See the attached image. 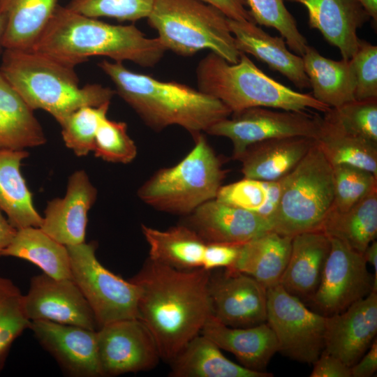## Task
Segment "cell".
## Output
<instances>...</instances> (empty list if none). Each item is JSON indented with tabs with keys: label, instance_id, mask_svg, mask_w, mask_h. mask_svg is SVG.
<instances>
[{
	"label": "cell",
	"instance_id": "obj_19",
	"mask_svg": "<svg viewBox=\"0 0 377 377\" xmlns=\"http://www.w3.org/2000/svg\"><path fill=\"white\" fill-rule=\"evenodd\" d=\"M188 224L205 242L243 244L272 230L254 212L210 200L188 215Z\"/></svg>",
	"mask_w": 377,
	"mask_h": 377
},
{
	"label": "cell",
	"instance_id": "obj_10",
	"mask_svg": "<svg viewBox=\"0 0 377 377\" xmlns=\"http://www.w3.org/2000/svg\"><path fill=\"white\" fill-rule=\"evenodd\" d=\"M266 323L278 352L293 360L313 364L324 349L326 316L308 309L279 283L267 288Z\"/></svg>",
	"mask_w": 377,
	"mask_h": 377
},
{
	"label": "cell",
	"instance_id": "obj_25",
	"mask_svg": "<svg viewBox=\"0 0 377 377\" xmlns=\"http://www.w3.org/2000/svg\"><path fill=\"white\" fill-rule=\"evenodd\" d=\"M171 377H272L273 374L249 369L228 360L212 340L200 334L171 361Z\"/></svg>",
	"mask_w": 377,
	"mask_h": 377
},
{
	"label": "cell",
	"instance_id": "obj_40",
	"mask_svg": "<svg viewBox=\"0 0 377 377\" xmlns=\"http://www.w3.org/2000/svg\"><path fill=\"white\" fill-rule=\"evenodd\" d=\"M93 151L105 161L126 164L135 158L137 147L128 134L127 124L106 117L98 128Z\"/></svg>",
	"mask_w": 377,
	"mask_h": 377
},
{
	"label": "cell",
	"instance_id": "obj_20",
	"mask_svg": "<svg viewBox=\"0 0 377 377\" xmlns=\"http://www.w3.org/2000/svg\"><path fill=\"white\" fill-rule=\"evenodd\" d=\"M286 1L305 7L310 28L338 48L343 59L353 57L360 41L357 30L371 19L357 0Z\"/></svg>",
	"mask_w": 377,
	"mask_h": 377
},
{
	"label": "cell",
	"instance_id": "obj_12",
	"mask_svg": "<svg viewBox=\"0 0 377 377\" xmlns=\"http://www.w3.org/2000/svg\"><path fill=\"white\" fill-rule=\"evenodd\" d=\"M330 239V249L318 287L309 301L314 311L325 316L345 311L374 291V278L363 254L336 238Z\"/></svg>",
	"mask_w": 377,
	"mask_h": 377
},
{
	"label": "cell",
	"instance_id": "obj_43",
	"mask_svg": "<svg viewBox=\"0 0 377 377\" xmlns=\"http://www.w3.org/2000/svg\"><path fill=\"white\" fill-rule=\"evenodd\" d=\"M350 60L355 79V99L377 98V46L360 39Z\"/></svg>",
	"mask_w": 377,
	"mask_h": 377
},
{
	"label": "cell",
	"instance_id": "obj_44",
	"mask_svg": "<svg viewBox=\"0 0 377 377\" xmlns=\"http://www.w3.org/2000/svg\"><path fill=\"white\" fill-rule=\"evenodd\" d=\"M242 244L209 242L206 244L202 268L213 271L230 268L236 261Z\"/></svg>",
	"mask_w": 377,
	"mask_h": 377
},
{
	"label": "cell",
	"instance_id": "obj_5",
	"mask_svg": "<svg viewBox=\"0 0 377 377\" xmlns=\"http://www.w3.org/2000/svg\"><path fill=\"white\" fill-rule=\"evenodd\" d=\"M196 77L198 89L221 101L232 113L254 107L323 112L330 108L311 94L296 91L270 77L244 53L235 64L209 53L198 63Z\"/></svg>",
	"mask_w": 377,
	"mask_h": 377
},
{
	"label": "cell",
	"instance_id": "obj_2",
	"mask_svg": "<svg viewBox=\"0 0 377 377\" xmlns=\"http://www.w3.org/2000/svg\"><path fill=\"white\" fill-rule=\"evenodd\" d=\"M33 50L73 68L94 56L152 67L166 49L133 24H109L58 4Z\"/></svg>",
	"mask_w": 377,
	"mask_h": 377
},
{
	"label": "cell",
	"instance_id": "obj_28",
	"mask_svg": "<svg viewBox=\"0 0 377 377\" xmlns=\"http://www.w3.org/2000/svg\"><path fill=\"white\" fill-rule=\"evenodd\" d=\"M57 5V0H0L3 48L33 50Z\"/></svg>",
	"mask_w": 377,
	"mask_h": 377
},
{
	"label": "cell",
	"instance_id": "obj_31",
	"mask_svg": "<svg viewBox=\"0 0 377 377\" xmlns=\"http://www.w3.org/2000/svg\"><path fill=\"white\" fill-rule=\"evenodd\" d=\"M141 230L149 246V259L177 269L202 268L207 242L189 226L163 230L142 224Z\"/></svg>",
	"mask_w": 377,
	"mask_h": 377
},
{
	"label": "cell",
	"instance_id": "obj_32",
	"mask_svg": "<svg viewBox=\"0 0 377 377\" xmlns=\"http://www.w3.org/2000/svg\"><path fill=\"white\" fill-rule=\"evenodd\" d=\"M0 256L26 260L37 265L43 273L56 279H71L66 246L40 228L27 227L17 230L12 242L1 252Z\"/></svg>",
	"mask_w": 377,
	"mask_h": 377
},
{
	"label": "cell",
	"instance_id": "obj_47",
	"mask_svg": "<svg viewBox=\"0 0 377 377\" xmlns=\"http://www.w3.org/2000/svg\"><path fill=\"white\" fill-rule=\"evenodd\" d=\"M377 370V340L373 341L367 352L350 367L351 377H370Z\"/></svg>",
	"mask_w": 377,
	"mask_h": 377
},
{
	"label": "cell",
	"instance_id": "obj_24",
	"mask_svg": "<svg viewBox=\"0 0 377 377\" xmlns=\"http://www.w3.org/2000/svg\"><path fill=\"white\" fill-rule=\"evenodd\" d=\"M316 142L305 136L269 139L249 146L237 159L244 177L275 181L288 175Z\"/></svg>",
	"mask_w": 377,
	"mask_h": 377
},
{
	"label": "cell",
	"instance_id": "obj_13",
	"mask_svg": "<svg viewBox=\"0 0 377 377\" xmlns=\"http://www.w3.org/2000/svg\"><path fill=\"white\" fill-rule=\"evenodd\" d=\"M97 348L102 377L148 371L155 368L161 360L151 334L138 318L100 327Z\"/></svg>",
	"mask_w": 377,
	"mask_h": 377
},
{
	"label": "cell",
	"instance_id": "obj_6",
	"mask_svg": "<svg viewBox=\"0 0 377 377\" xmlns=\"http://www.w3.org/2000/svg\"><path fill=\"white\" fill-rule=\"evenodd\" d=\"M193 139V147L178 163L159 169L138 188L141 200L161 212L188 216L216 198L226 170L202 133Z\"/></svg>",
	"mask_w": 377,
	"mask_h": 377
},
{
	"label": "cell",
	"instance_id": "obj_50",
	"mask_svg": "<svg viewBox=\"0 0 377 377\" xmlns=\"http://www.w3.org/2000/svg\"><path fill=\"white\" fill-rule=\"evenodd\" d=\"M367 11L370 18L376 24L377 21V0H357Z\"/></svg>",
	"mask_w": 377,
	"mask_h": 377
},
{
	"label": "cell",
	"instance_id": "obj_38",
	"mask_svg": "<svg viewBox=\"0 0 377 377\" xmlns=\"http://www.w3.org/2000/svg\"><path fill=\"white\" fill-rule=\"evenodd\" d=\"M324 113L346 131L377 144V98L353 100Z\"/></svg>",
	"mask_w": 377,
	"mask_h": 377
},
{
	"label": "cell",
	"instance_id": "obj_48",
	"mask_svg": "<svg viewBox=\"0 0 377 377\" xmlns=\"http://www.w3.org/2000/svg\"><path fill=\"white\" fill-rule=\"evenodd\" d=\"M17 230L6 219L0 209V253L12 242Z\"/></svg>",
	"mask_w": 377,
	"mask_h": 377
},
{
	"label": "cell",
	"instance_id": "obj_30",
	"mask_svg": "<svg viewBox=\"0 0 377 377\" xmlns=\"http://www.w3.org/2000/svg\"><path fill=\"white\" fill-rule=\"evenodd\" d=\"M45 142L34 110L0 72V150H23Z\"/></svg>",
	"mask_w": 377,
	"mask_h": 377
},
{
	"label": "cell",
	"instance_id": "obj_22",
	"mask_svg": "<svg viewBox=\"0 0 377 377\" xmlns=\"http://www.w3.org/2000/svg\"><path fill=\"white\" fill-rule=\"evenodd\" d=\"M200 334L253 371H266L270 360L279 351L276 337L266 322L248 327H232L210 315Z\"/></svg>",
	"mask_w": 377,
	"mask_h": 377
},
{
	"label": "cell",
	"instance_id": "obj_17",
	"mask_svg": "<svg viewBox=\"0 0 377 377\" xmlns=\"http://www.w3.org/2000/svg\"><path fill=\"white\" fill-rule=\"evenodd\" d=\"M377 333V291L345 311L326 316L325 352L352 367L367 352Z\"/></svg>",
	"mask_w": 377,
	"mask_h": 377
},
{
	"label": "cell",
	"instance_id": "obj_27",
	"mask_svg": "<svg viewBox=\"0 0 377 377\" xmlns=\"http://www.w3.org/2000/svg\"><path fill=\"white\" fill-rule=\"evenodd\" d=\"M302 57L315 99L329 108L355 100V79L350 60L327 58L309 45Z\"/></svg>",
	"mask_w": 377,
	"mask_h": 377
},
{
	"label": "cell",
	"instance_id": "obj_21",
	"mask_svg": "<svg viewBox=\"0 0 377 377\" xmlns=\"http://www.w3.org/2000/svg\"><path fill=\"white\" fill-rule=\"evenodd\" d=\"M237 48L265 63L270 69L286 77L300 89L310 88L304 72L302 57L292 53L282 36H273L251 21H238L228 17Z\"/></svg>",
	"mask_w": 377,
	"mask_h": 377
},
{
	"label": "cell",
	"instance_id": "obj_29",
	"mask_svg": "<svg viewBox=\"0 0 377 377\" xmlns=\"http://www.w3.org/2000/svg\"><path fill=\"white\" fill-rule=\"evenodd\" d=\"M29 155L24 149L0 150V209L17 230L40 228L43 222L20 170L22 161Z\"/></svg>",
	"mask_w": 377,
	"mask_h": 377
},
{
	"label": "cell",
	"instance_id": "obj_1",
	"mask_svg": "<svg viewBox=\"0 0 377 377\" xmlns=\"http://www.w3.org/2000/svg\"><path fill=\"white\" fill-rule=\"evenodd\" d=\"M210 272L177 269L147 259L129 280L138 290V319L151 334L161 360L170 363L212 315Z\"/></svg>",
	"mask_w": 377,
	"mask_h": 377
},
{
	"label": "cell",
	"instance_id": "obj_3",
	"mask_svg": "<svg viewBox=\"0 0 377 377\" xmlns=\"http://www.w3.org/2000/svg\"><path fill=\"white\" fill-rule=\"evenodd\" d=\"M98 66L115 93L154 131L175 125L194 138L232 113L219 99L184 84L131 71L123 62L104 59Z\"/></svg>",
	"mask_w": 377,
	"mask_h": 377
},
{
	"label": "cell",
	"instance_id": "obj_41",
	"mask_svg": "<svg viewBox=\"0 0 377 377\" xmlns=\"http://www.w3.org/2000/svg\"><path fill=\"white\" fill-rule=\"evenodd\" d=\"M154 3V0H71L66 6L91 17L135 22L147 18Z\"/></svg>",
	"mask_w": 377,
	"mask_h": 377
},
{
	"label": "cell",
	"instance_id": "obj_37",
	"mask_svg": "<svg viewBox=\"0 0 377 377\" xmlns=\"http://www.w3.org/2000/svg\"><path fill=\"white\" fill-rule=\"evenodd\" d=\"M110 104L107 102L97 107H82L60 124L65 145L76 156H84L93 151L98 128L107 117Z\"/></svg>",
	"mask_w": 377,
	"mask_h": 377
},
{
	"label": "cell",
	"instance_id": "obj_33",
	"mask_svg": "<svg viewBox=\"0 0 377 377\" xmlns=\"http://www.w3.org/2000/svg\"><path fill=\"white\" fill-rule=\"evenodd\" d=\"M320 230L363 254L377 235V188L346 212L331 209Z\"/></svg>",
	"mask_w": 377,
	"mask_h": 377
},
{
	"label": "cell",
	"instance_id": "obj_7",
	"mask_svg": "<svg viewBox=\"0 0 377 377\" xmlns=\"http://www.w3.org/2000/svg\"><path fill=\"white\" fill-rule=\"evenodd\" d=\"M147 19L166 50L188 57L209 50L232 64L239 59L228 17L200 0H154Z\"/></svg>",
	"mask_w": 377,
	"mask_h": 377
},
{
	"label": "cell",
	"instance_id": "obj_14",
	"mask_svg": "<svg viewBox=\"0 0 377 377\" xmlns=\"http://www.w3.org/2000/svg\"><path fill=\"white\" fill-rule=\"evenodd\" d=\"M212 315L232 327H248L265 323L267 288L242 272L224 268L212 274L208 284Z\"/></svg>",
	"mask_w": 377,
	"mask_h": 377
},
{
	"label": "cell",
	"instance_id": "obj_4",
	"mask_svg": "<svg viewBox=\"0 0 377 377\" xmlns=\"http://www.w3.org/2000/svg\"><path fill=\"white\" fill-rule=\"evenodd\" d=\"M0 72L32 110H45L59 124L82 107L110 102L115 94L99 84L80 87L75 68L34 50L4 49Z\"/></svg>",
	"mask_w": 377,
	"mask_h": 377
},
{
	"label": "cell",
	"instance_id": "obj_23",
	"mask_svg": "<svg viewBox=\"0 0 377 377\" xmlns=\"http://www.w3.org/2000/svg\"><path fill=\"white\" fill-rule=\"evenodd\" d=\"M330 249V237L320 230L293 236L279 283L292 295L309 302L318 287Z\"/></svg>",
	"mask_w": 377,
	"mask_h": 377
},
{
	"label": "cell",
	"instance_id": "obj_49",
	"mask_svg": "<svg viewBox=\"0 0 377 377\" xmlns=\"http://www.w3.org/2000/svg\"><path fill=\"white\" fill-rule=\"evenodd\" d=\"M363 256L367 263L373 267L374 273V291H377V242L374 240L367 246L363 253Z\"/></svg>",
	"mask_w": 377,
	"mask_h": 377
},
{
	"label": "cell",
	"instance_id": "obj_36",
	"mask_svg": "<svg viewBox=\"0 0 377 377\" xmlns=\"http://www.w3.org/2000/svg\"><path fill=\"white\" fill-rule=\"evenodd\" d=\"M285 1L245 0L253 22L258 26L275 29L289 48L302 57L309 45L298 29L294 17L287 9Z\"/></svg>",
	"mask_w": 377,
	"mask_h": 377
},
{
	"label": "cell",
	"instance_id": "obj_16",
	"mask_svg": "<svg viewBox=\"0 0 377 377\" xmlns=\"http://www.w3.org/2000/svg\"><path fill=\"white\" fill-rule=\"evenodd\" d=\"M29 329L65 374L71 377H102L97 330L48 320L31 321Z\"/></svg>",
	"mask_w": 377,
	"mask_h": 377
},
{
	"label": "cell",
	"instance_id": "obj_34",
	"mask_svg": "<svg viewBox=\"0 0 377 377\" xmlns=\"http://www.w3.org/2000/svg\"><path fill=\"white\" fill-rule=\"evenodd\" d=\"M316 141L332 167L351 165L377 177V144L348 133L324 117Z\"/></svg>",
	"mask_w": 377,
	"mask_h": 377
},
{
	"label": "cell",
	"instance_id": "obj_45",
	"mask_svg": "<svg viewBox=\"0 0 377 377\" xmlns=\"http://www.w3.org/2000/svg\"><path fill=\"white\" fill-rule=\"evenodd\" d=\"M313 364L311 377H351L350 367L325 350Z\"/></svg>",
	"mask_w": 377,
	"mask_h": 377
},
{
	"label": "cell",
	"instance_id": "obj_9",
	"mask_svg": "<svg viewBox=\"0 0 377 377\" xmlns=\"http://www.w3.org/2000/svg\"><path fill=\"white\" fill-rule=\"evenodd\" d=\"M66 247L71 279L92 309L98 329L113 322L138 318L137 286L102 265L96 256V242Z\"/></svg>",
	"mask_w": 377,
	"mask_h": 377
},
{
	"label": "cell",
	"instance_id": "obj_18",
	"mask_svg": "<svg viewBox=\"0 0 377 377\" xmlns=\"http://www.w3.org/2000/svg\"><path fill=\"white\" fill-rule=\"evenodd\" d=\"M97 198V189L87 172L75 171L68 178L64 198L47 202L40 228L65 246L84 242L87 214Z\"/></svg>",
	"mask_w": 377,
	"mask_h": 377
},
{
	"label": "cell",
	"instance_id": "obj_39",
	"mask_svg": "<svg viewBox=\"0 0 377 377\" xmlns=\"http://www.w3.org/2000/svg\"><path fill=\"white\" fill-rule=\"evenodd\" d=\"M334 201L331 209L346 212L377 188V177L361 168L333 166Z\"/></svg>",
	"mask_w": 377,
	"mask_h": 377
},
{
	"label": "cell",
	"instance_id": "obj_51",
	"mask_svg": "<svg viewBox=\"0 0 377 377\" xmlns=\"http://www.w3.org/2000/svg\"><path fill=\"white\" fill-rule=\"evenodd\" d=\"M4 28H5L4 21L0 13V52L1 51V49L3 48L2 41H3V34H4Z\"/></svg>",
	"mask_w": 377,
	"mask_h": 377
},
{
	"label": "cell",
	"instance_id": "obj_26",
	"mask_svg": "<svg viewBox=\"0 0 377 377\" xmlns=\"http://www.w3.org/2000/svg\"><path fill=\"white\" fill-rule=\"evenodd\" d=\"M292 239L270 230L243 243L229 269L251 276L266 288L277 284L288 262Z\"/></svg>",
	"mask_w": 377,
	"mask_h": 377
},
{
	"label": "cell",
	"instance_id": "obj_15",
	"mask_svg": "<svg viewBox=\"0 0 377 377\" xmlns=\"http://www.w3.org/2000/svg\"><path fill=\"white\" fill-rule=\"evenodd\" d=\"M24 309L30 321L98 329L92 309L72 279H56L43 272L34 276L24 295Z\"/></svg>",
	"mask_w": 377,
	"mask_h": 377
},
{
	"label": "cell",
	"instance_id": "obj_35",
	"mask_svg": "<svg viewBox=\"0 0 377 377\" xmlns=\"http://www.w3.org/2000/svg\"><path fill=\"white\" fill-rule=\"evenodd\" d=\"M30 323L20 290L10 279L0 276V372L13 343Z\"/></svg>",
	"mask_w": 377,
	"mask_h": 377
},
{
	"label": "cell",
	"instance_id": "obj_11",
	"mask_svg": "<svg viewBox=\"0 0 377 377\" xmlns=\"http://www.w3.org/2000/svg\"><path fill=\"white\" fill-rule=\"evenodd\" d=\"M322 117L306 111H275L254 107L232 112L207 133L228 138L232 144V158L237 160L250 145L273 138L305 136L316 139Z\"/></svg>",
	"mask_w": 377,
	"mask_h": 377
},
{
	"label": "cell",
	"instance_id": "obj_8",
	"mask_svg": "<svg viewBox=\"0 0 377 377\" xmlns=\"http://www.w3.org/2000/svg\"><path fill=\"white\" fill-rule=\"evenodd\" d=\"M334 201L333 168L316 143L285 177L272 230L289 237L320 230Z\"/></svg>",
	"mask_w": 377,
	"mask_h": 377
},
{
	"label": "cell",
	"instance_id": "obj_42",
	"mask_svg": "<svg viewBox=\"0 0 377 377\" xmlns=\"http://www.w3.org/2000/svg\"><path fill=\"white\" fill-rule=\"evenodd\" d=\"M268 197L267 181L244 177L239 181L221 186L216 199L259 214Z\"/></svg>",
	"mask_w": 377,
	"mask_h": 377
},
{
	"label": "cell",
	"instance_id": "obj_46",
	"mask_svg": "<svg viewBox=\"0 0 377 377\" xmlns=\"http://www.w3.org/2000/svg\"><path fill=\"white\" fill-rule=\"evenodd\" d=\"M200 1L216 8L230 19L238 21L253 22L249 9L246 8L247 6L245 0Z\"/></svg>",
	"mask_w": 377,
	"mask_h": 377
}]
</instances>
